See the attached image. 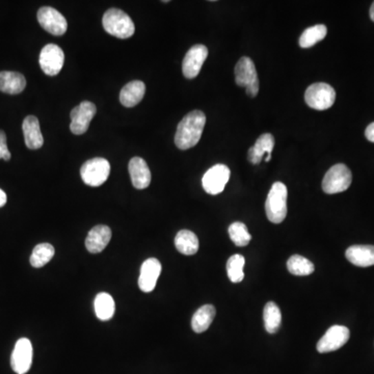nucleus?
Here are the masks:
<instances>
[{
  "mask_svg": "<svg viewBox=\"0 0 374 374\" xmlns=\"http://www.w3.org/2000/svg\"><path fill=\"white\" fill-rule=\"evenodd\" d=\"M206 124V116L201 110L186 114L178 125L175 144L180 150L193 148L201 140Z\"/></svg>",
  "mask_w": 374,
  "mask_h": 374,
  "instance_id": "obj_1",
  "label": "nucleus"
},
{
  "mask_svg": "<svg viewBox=\"0 0 374 374\" xmlns=\"http://www.w3.org/2000/svg\"><path fill=\"white\" fill-rule=\"evenodd\" d=\"M34 349L30 340L21 338L16 342L11 357V366L14 372L17 374H25L30 371L32 364Z\"/></svg>",
  "mask_w": 374,
  "mask_h": 374,
  "instance_id": "obj_12",
  "label": "nucleus"
},
{
  "mask_svg": "<svg viewBox=\"0 0 374 374\" xmlns=\"http://www.w3.org/2000/svg\"><path fill=\"white\" fill-rule=\"evenodd\" d=\"M229 235L231 240L237 245V247H245L249 245L252 236L247 231V226L243 222H235L229 227Z\"/></svg>",
  "mask_w": 374,
  "mask_h": 374,
  "instance_id": "obj_31",
  "label": "nucleus"
},
{
  "mask_svg": "<svg viewBox=\"0 0 374 374\" xmlns=\"http://www.w3.org/2000/svg\"><path fill=\"white\" fill-rule=\"evenodd\" d=\"M328 34V28L324 24L311 26L304 30L300 38V46L302 48H311L324 40Z\"/></svg>",
  "mask_w": 374,
  "mask_h": 374,
  "instance_id": "obj_27",
  "label": "nucleus"
},
{
  "mask_svg": "<svg viewBox=\"0 0 374 374\" xmlns=\"http://www.w3.org/2000/svg\"><path fill=\"white\" fill-rule=\"evenodd\" d=\"M288 191L285 184L276 182L271 186L267 202L265 212L269 222L273 224H281L287 216Z\"/></svg>",
  "mask_w": 374,
  "mask_h": 374,
  "instance_id": "obj_2",
  "label": "nucleus"
},
{
  "mask_svg": "<svg viewBox=\"0 0 374 374\" xmlns=\"http://www.w3.org/2000/svg\"><path fill=\"white\" fill-rule=\"evenodd\" d=\"M39 63L45 74L48 76H55L64 67V51L57 45L47 44L41 50Z\"/></svg>",
  "mask_w": 374,
  "mask_h": 374,
  "instance_id": "obj_8",
  "label": "nucleus"
},
{
  "mask_svg": "<svg viewBox=\"0 0 374 374\" xmlns=\"http://www.w3.org/2000/svg\"><path fill=\"white\" fill-rule=\"evenodd\" d=\"M161 273V264L156 258H149L143 263L141 267V275L138 278V287L143 292H152L156 286L157 280Z\"/></svg>",
  "mask_w": 374,
  "mask_h": 374,
  "instance_id": "obj_15",
  "label": "nucleus"
},
{
  "mask_svg": "<svg viewBox=\"0 0 374 374\" xmlns=\"http://www.w3.org/2000/svg\"><path fill=\"white\" fill-rule=\"evenodd\" d=\"M370 18H371L372 21L374 22V3H372L371 8H370Z\"/></svg>",
  "mask_w": 374,
  "mask_h": 374,
  "instance_id": "obj_35",
  "label": "nucleus"
},
{
  "mask_svg": "<svg viewBox=\"0 0 374 374\" xmlns=\"http://www.w3.org/2000/svg\"><path fill=\"white\" fill-rule=\"evenodd\" d=\"M336 92L328 83H318L310 85L304 93V101L311 108L326 110L334 105Z\"/></svg>",
  "mask_w": 374,
  "mask_h": 374,
  "instance_id": "obj_6",
  "label": "nucleus"
},
{
  "mask_svg": "<svg viewBox=\"0 0 374 374\" xmlns=\"http://www.w3.org/2000/svg\"><path fill=\"white\" fill-rule=\"evenodd\" d=\"M199 239L195 233L189 230H181L175 237V247L178 252L185 256L195 255L199 251Z\"/></svg>",
  "mask_w": 374,
  "mask_h": 374,
  "instance_id": "obj_23",
  "label": "nucleus"
},
{
  "mask_svg": "<svg viewBox=\"0 0 374 374\" xmlns=\"http://www.w3.org/2000/svg\"><path fill=\"white\" fill-rule=\"evenodd\" d=\"M22 129H23L24 141L28 149L37 150V149L42 148L44 145V138L41 132L40 123L36 116H26L22 124Z\"/></svg>",
  "mask_w": 374,
  "mask_h": 374,
  "instance_id": "obj_18",
  "label": "nucleus"
},
{
  "mask_svg": "<svg viewBox=\"0 0 374 374\" xmlns=\"http://www.w3.org/2000/svg\"><path fill=\"white\" fill-rule=\"evenodd\" d=\"M110 165L105 158L97 157L83 163L81 169L83 181L92 187H98L105 183L110 177Z\"/></svg>",
  "mask_w": 374,
  "mask_h": 374,
  "instance_id": "obj_7",
  "label": "nucleus"
},
{
  "mask_svg": "<svg viewBox=\"0 0 374 374\" xmlns=\"http://www.w3.org/2000/svg\"><path fill=\"white\" fill-rule=\"evenodd\" d=\"M94 308H95L96 316L102 322H107L114 318L116 304L110 294L101 292L96 296Z\"/></svg>",
  "mask_w": 374,
  "mask_h": 374,
  "instance_id": "obj_25",
  "label": "nucleus"
},
{
  "mask_svg": "<svg viewBox=\"0 0 374 374\" xmlns=\"http://www.w3.org/2000/svg\"><path fill=\"white\" fill-rule=\"evenodd\" d=\"M112 238V230L110 227L98 225L94 227L85 239V247L91 254H99L103 252Z\"/></svg>",
  "mask_w": 374,
  "mask_h": 374,
  "instance_id": "obj_16",
  "label": "nucleus"
},
{
  "mask_svg": "<svg viewBox=\"0 0 374 374\" xmlns=\"http://www.w3.org/2000/svg\"><path fill=\"white\" fill-rule=\"evenodd\" d=\"M26 87V79L21 73L3 71L0 72V91L9 95H18Z\"/></svg>",
  "mask_w": 374,
  "mask_h": 374,
  "instance_id": "obj_22",
  "label": "nucleus"
},
{
  "mask_svg": "<svg viewBox=\"0 0 374 374\" xmlns=\"http://www.w3.org/2000/svg\"><path fill=\"white\" fill-rule=\"evenodd\" d=\"M55 254V249L50 243H40L36 245L30 256V264L34 269H41L50 262Z\"/></svg>",
  "mask_w": 374,
  "mask_h": 374,
  "instance_id": "obj_28",
  "label": "nucleus"
},
{
  "mask_svg": "<svg viewBox=\"0 0 374 374\" xmlns=\"http://www.w3.org/2000/svg\"><path fill=\"white\" fill-rule=\"evenodd\" d=\"M347 260L359 267L374 265V245H351L345 252Z\"/></svg>",
  "mask_w": 374,
  "mask_h": 374,
  "instance_id": "obj_20",
  "label": "nucleus"
},
{
  "mask_svg": "<svg viewBox=\"0 0 374 374\" xmlns=\"http://www.w3.org/2000/svg\"><path fill=\"white\" fill-rule=\"evenodd\" d=\"M145 93H146V85L143 81H132L121 90V103L125 107H134L142 101Z\"/></svg>",
  "mask_w": 374,
  "mask_h": 374,
  "instance_id": "obj_21",
  "label": "nucleus"
},
{
  "mask_svg": "<svg viewBox=\"0 0 374 374\" xmlns=\"http://www.w3.org/2000/svg\"><path fill=\"white\" fill-rule=\"evenodd\" d=\"M38 21L46 32L53 36H63L68 28L66 18L51 7H43L39 10Z\"/></svg>",
  "mask_w": 374,
  "mask_h": 374,
  "instance_id": "obj_11",
  "label": "nucleus"
},
{
  "mask_svg": "<svg viewBox=\"0 0 374 374\" xmlns=\"http://www.w3.org/2000/svg\"><path fill=\"white\" fill-rule=\"evenodd\" d=\"M353 181V175L351 169L343 165H333L322 180V191L328 195H335V194L343 193L347 191Z\"/></svg>",
  "mask_w": 374,
  "mask_h": 374,
  "instance_id": "obj_4",
  "label": "nucleus"
},
{
  "mask_svg": "<svg viewBox=\"0 0 374 374\" xmlns=\"http://www.w3.org/2000/svg\"><path fill=\"white\" fill-rule=\"evenodd\" d=\"M7 194H6L3 189H0V208L3 207V206L6 205V203H7Z\"/></svg>",
  "mask_w": 374,
  "mask_h": 374,
  "instance_id": "obj_34",
  "label": "nucleus"
},
{
  "mask_svg": "<svg viewBox=\"0 0 374 374\" xmlns=\"http://www.w3.org/2000/svg\"><path fill=\"white\" fill-rule=\"evenodd\" d=\"M102 24L106 32L118 39L132 38L136 32L132 18L125 12L114 8L105 12Z\"/></svg>",
  "mask_w": 374,
  "mask_h": 374,
  "instance_id": "obj_3",
  "label": "nucleus"
},
{
  "mask_svg": "<svg viewBox=\"0 0 374 374\" xmlns=\"http://www.w3.org/2000/svg\"><path fill=\"white\" fill-rule=\"evenodd\" d=\"M351 333L346 326H333L326 331V334L318 341V351L320 353H332L346 344Z\"/></svg>",
  "mask_w": 374,
  "mask_h": 374,
  "instance_id": "obj_13",
  "label": "nucleus"
},
{
  "mask_svg": "<svg viewBox=\"0 0 374 374\" xmlns=\"http://www.w3.org/2000/svg\"><path fill=\"white\" fill-rule=\"evenodd\" d=\"M235 81L238 87H245L247 96L256 97L259 93V79L254 61L249 57L239 59L235 67Z\"/></svg>",
  "mask_w": 374,
  "mask_h": 374,
  "instance_id": "obj_5",
  "label": "nucleus"
},
{
  "mask_svg": "<svg viewBox=\"0 0 374 374\" xmlns=\"http://www.w3.org/2000/svg\"><path fill=\"white\" fill-rule=\"evenodd\" d=\"M263 320H264L265 330L269 334H276L279 331L282 324V313L276 302H269L265 304Z\"/></svg>",
  "mask_w": 374,
  "mask_h": 374,
  "instance_id": "obj_26",
  "label": "nucleus"
},
{
  "mask_svg": "<svg viewBox=\"0 0 374 374\" xmlns=\"http://www.w3.org/2000/svg\"><path fill=\"white\" fill-rule=\"evenodd\" d=\"M0 159L6 161L11 159V152L8 149L7 136L3 130H0Z\"/></svg>",
  "mask_w": 374,
  "mask_h": 374,
  "instance_id": "obj_32",
  "label": "nucleus"
},
{
  "mask_svg": "<svg viewBox=\"0 0 374 374\" xmlns=\"http://www.w3.org/2000/svg\"><path fill=\"white\" fill-rule=\"evenodd\" d=\"M287 269L291 275L304 277L313 273L315 271L313 263L300 255H293L287 261Z\"/></svg>",
  "mask_w": 374,
  "mask_h": 374,
  "instance_id": "obj_29",
  "label": "nucleus"
},
{
  "mask_svg": "<svg viewBox=\"0 0 374 374\" xmlns=\"http://www.w3.org/2000/svg\"><path fill=\"white\" fill-rule=\"evenodd\" d=\"M129 174L136 189H145L151 183V172L148 165L141 157H134L129 163Z\"/></svg>",
  "mask_w": 374,
  "mask_h": 374,
  "instance_id": "obj_19",
  "label": "nucleus"
},
{
  "mask_svg": "<svg viewBox=\"0 0 374 374\" xmlns=\"http://www.w3.org/2000/svg\"><path fill=\"white\" fill-rule=\"evenodd\" d=\"M230 169L227 165L222 163L214 165L206 172L202 179L204 191L212 196L222 193L230 179Z\"/></svg>",
  "mask_w": 374,
  "mask_h": 374,
  "instance_id": "obj_9",
  "label": "nucleus"
},
{
  "mask_svg": "<svg viewBox=\"0 0 374 374\" xmlns=\"http://www.w3.org/2000/svg\"><path fill=\"white\" fill-rule=\"evenodd\" d=\"M245 259L242 255H233L229 258L227 262V273L229 279L232 283H240L245 278L243 267H245Z\"/></svg>",
  "mask_w": 374,
  "mask_h": 374,
  "instance_id": "obj_30",
  "label": "nucleus"
},
{
  "mask_svg": "<svg viewBox=\"0 0 374 374\" xmlns=\"http://www.w3.org/2000/svg\"><path fill=\"white\" fill-rule=\"evenodd\" d=\"M97 112L96 105L90 101H83L71 112L70 129L75 136H81L89 129L91 121Z\"/></svg>",
  "mask_w": 374,
  "mask_h": 374,
  "instance_id": "obj_10",
  "label": "nucleus"
},
{
  "mask_svg": "<svg viewBox=\"0 0 374 374\" xmlns=\"http://www.w3.org/2000/svg\"><path fill=\"white\" fill-rule=\"evenodd\" d=\"M207 56V47L201 44L191 47L186 53L183 64H182V72L184 76L187 79H196L199 75Z\"/></svg>",
  "mask_w": 374,
  "mask_h": 374,
  "instance_id": "obj_14",
  "label": "nucleus"
},
{
  "mask_svg": "<svg viewBox=\"0 0 374 374\" xmlns=\"http://www.w3.org/2000/svg\"><path fill=\"white\" fill-rule=\"evenodd\" d=\"M365 136L369 142L374 143V122L368 125L365 130Z\"/></svg>",
  "mask_w": 374,
  "mask_h": 374,
  "instance_id": "obj_33",
  "label": "nucleus"
},
{
  "mask_svg": "<svg viewBox=\"0 0 374 374\" xmlns=\"http://www.w3.org/2000/svg\"><path fill=\"white\" fill-rule=\"evenodd\" d=\"M273 148H275V138L271 134H262L257 138L254 146L249 148L247 158H249V163H252L253 165H259L264 154H267L265 160L269 163L271 161Z\"/></svg>",
  "mask_w": 374,
  "mask_h": 374,
  "instance_id": "obj_17",
  "label": "nucleus"
},
{
  "mask_svg": "<svg viewBox=\"0 0 374 374\" xmlns=\"http://www.w3.org/2000/svg\"><path fill=\"white\" fill-rule=\"evenodd\" d=\"M216 310L212 304H204L196 311L191 320V328L194 332L204 333L209 329L216 318Z\"/></svg>",
  "mask_w": 374,
  "mask_h": 374,
  "instance_id": "obj_24",
  "label": "nucleus"
}]
</instances>
